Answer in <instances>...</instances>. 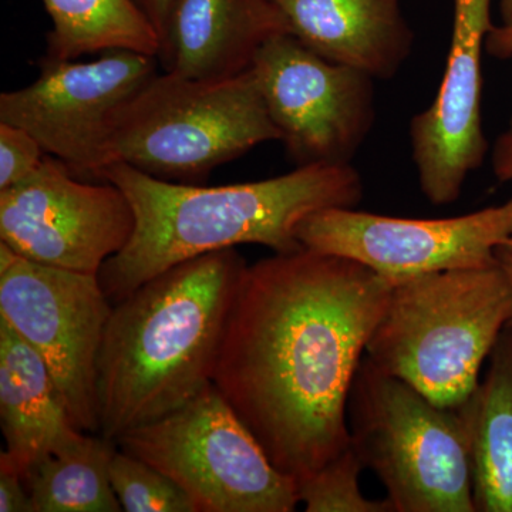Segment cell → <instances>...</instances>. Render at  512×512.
I'll return each mask as SVG.
<instances>
[{
  "instance_id": "obj_1",
  "label": "cell",
  "mask_w": 512,
  "mask_h": 512,
  "mask_svg": "<svg viewBox=\"0 0 512 512\" xmlns=\"http://www.w3.org/2000/svg\"><path fill=\"white\" fill-rule=\"evenodd\" d=\"M394 282L305 247L242 275L212 384L298 485L349 447L350 390Z\"/></svg>"
},
{
  "instance_id": "obj_2",
  "label": "cell",
  "mask_w": 512,
  "mask_h": 512,
  "mask_svg": "<svg viewBox=\"0 0 512 512\" xmlns=\"http://www.w3.org/2000/svg\"><path fill=\"white\" fill-rule=\"evenodd\" d=\"M99 180L117 185L133 207V235L101 266L110 302L171 266L238 245H262L274 254L303 248L296 231L313 212L356 208L363 181L352 164L298 165L291 173L254 183L205 187L158 180L123 163Z\"/></svg>"
},
{
  "instance_id": "obj_3",
  "label": "cell",
  "mask_w": 512,
  "mask_h": 512,
  "mask_svg": "<svg viewBox=\"0 0 512 512\" xmlns=\"http://www.w3.org/2000/svg\"><path fill=\"white\" fill-rule=\"evenodd\" d=\"M247 261L237 249L171 266L114 303L96 367L99 434L116 441L212 384Z\"/></svg>"
},
{
  "instance_id": "obj_4",
  "label": "cell",
  "mask_w": 512,
  "mask_h": 512,
  "mask_svg": "<svg viewBox=\"0 0 512 512\" xmlns=\"http://www.w3.org/2000/svg\"><path fill=\"white\" fill-rule=\"evenodd\" d=\"M511 320L512 291L497 264L397 279L366 357L457 409Z\"/></svg>"
},
{
  "instance_id": "obj_5",
  "label": "cell",
  "mask_w": 512,
  "mask_h": 512,
  "mask_svg": "<svg viewBox=\"0 0 512 512\" xmlns=\"http://www.w3.org/2000/svg\"><path fill=\"white\" fill-rule=\"evenodd\" d=\"M279 141L252 69L228 79L157 73L116 114L114 163L180 184L208 175L259 144Z\"/></svg>"
},
{
  "instance_id": "obj_6",
  "label": "cell",
  "mask_w": 512,
  "mask_h": 512,
  "mask_svg": "<svg viewBox=\"0 0 512 512\" xmlns=\"http://www.w3.org/2000/svg\"><path fill=\"white\" fill-rule=\"evenodd\" d=\"M348 427L394 512H476L458 409L431 402L365 355L349 394Z\"/></svg>"
},
{
  "instance_id": "obj_7",
  "label": "cell",
  "mask_w": 512,
  "mask_h": 512,
  "mask_svg": "<svg viewBox=\"0 0 512 512\" xmlns=\"http://www.w3.org/2000/svg\"><path fill=\"white\" fill-rule=\"evenodd\" d=\"M116 443L173 478L198 512H292L298 507L296 481L271 463L214 384L173 413L128 430Z\"/></svg>"
},
{
  "instance_id": "obj_8",
  "label": "cell",
  "mask_w": 512,
  "mask_h": 512,
  "mask_svg": "<svg viewBox=\"0 0 512 512\" xmlns=\"http://www.w3.org/2000/svg\"><path fill=\"white\" fill-rule=\"evenodd\" d=\"M113 303L99 276L23 258L0 242V318L45 360L77 429L99 434L96 367Z\"/></svg>"
},
{
  "instance_id": "obj_9",
  "label": "cell",
  "mask_w": 512,
  "mask_h": 512,
  "mask_svg": "<svg viewBox=\"0 0 512 512\" xmlns=\"http://www.w3.org/2000/svg\"><path fill=\"white\" fill-rule=\"evenodd\" d=\"M157 63L131 50L104 52L92 62L45 57L35 82L0 94V121L25 128L73 174L99 178L113 164L116 114L156 76Z\"/></svg>"
},
{
  "instance_id": "obj_10",
  "label": "cell",
  "mask_w": 512,
  "mask_h": 512,
  "mask_svg": "<svg viewBox=\"0 0 512 512\" xmlns=\"http://www.w3.org/2000/svg\"><path fill=\"white\" fill-rule=\"evenodd\" d=\"M251 69L296 165L350 164L375 126L372 76L326 60L292 33L271 37Z\"/></svg>"
},
{
  "instance_id": "obj_11",
  "label": "cell",
  "mask_w": 512,
  "mask_h": 512,
  "mask_svg": "<svg viewBox=\"0 0 512 512\" xmlns=\"http://www.w3.org/2000/svg\"><path fill=\"white\" fill-rule=\"evenodd\" d=\"M133 207L117 185L77 180L45 157L20 183L0 191V239L39 264L99 275L133 235Z\"/></svg>"
},
{
  "instance_id": "obj_12",
  "label": "cell",
  "mask_w": 512,
  "mask_h": 512,
  "mask_svg": "<svg viewBox=\"0 0 512 512\" xmlns=\"http://www.w3.org/2000/svg\"><path fill=\"white\" fill-rule=\"evenodd\" d=\"M296 237L305 248L353 259L393 281L478 268L497 264L495 249L512 237V198L434 220L329 208L305 218Z\"/></svg>"
},
{
  "instance_id": "obj_13",
  "label": "cell",
  "mask_w": 512,
  "mask_h": 512,
  "mask_svg": "<svg viewBox=\"0 0 512 512\" xmlns=\"http://www.w3.org/2000/svg\"><path fill=\"white\" fill-rule=\"evenodd\" d=\"M493 26L491 0H454L453 32L439 92L410 123L420 190L431 204L456 202L468 175L487 157L481 60Z\"/></svg>"
},
{
  "instance_id": "obj_14",
  "label": "cell",
  "mask_w": 512,
  "mask_h": 512,
  "mask_svg": "<svg viewBox=\"0 0 512 512\" xmlns=\"http://www.w3.org/2000/svg\"><path fill=\"white\" fill-rule=\"evenodd\" d=\"M279 33L288 23L272 0H174L158 60L188 79H228L251 69Z\"/></svg>"
},
{
  "instance_id": "obj_15",
  "label": "cell",
  "mask_w": 512,
  "mask_h": 512,
  "mask_svg": "<svg viewBox=\"0 0 512 512\" xmlns=\"http://www.w3.org/2000/svg\"><path fill=\"white\" fill-rule=\"evenodd\" d=\"M289 33L333 63L389 80L412 53L402 0H272Z\"/></svg>"
},
{
  "instance_id": "obj_16",
  "label": "cell",
  "mask_w": 512,
  "mask_h": 512,
  "mask_svg": "<svg viewBox=\"0 0 512 512\" xmlns=\"http://www.w3.org/2000/svg\"><path fill=\"white\" fill-rule=\"evenodd\" d=\"M0 453L25 480L30 468L83 440L45 360L0 318Z\"/></svg>"
},
{
  "instance_id": "obj_17",
  "label": "cell",
  "mask_w": 512,
  "mask_h": 512,
  "mask_svg": "<svg viewBox=\"0 0 512 512\" xmlns=\"http://www.w3.org/2000/svg\"><path fill=\"white\" fill-rule=\"evenodd\" d=\"M466 430L476 512H512V328L488 357V369L457 407Z\"/></svg>"
},
{
  "instance_id": "obj_18",
  "label": "cell",
  "mask_w": 512,
  "mask_h": 512,
  "mask_svg": "<svg viewBox=\"0 0 512 512\" xmlns=\"http://www.w3.org/2000/svg\"><path fill=\"white\" fill-rule=\"evenodd\" d=\"M52 20L47 55L77 60L93 53L131 50L156 56L161 39L136 0H42Z\"/></svg>"
},
{
  "instance_id": "obj_19",
  "label": "cell",
  "mask_w": 512,
  "mask_h": 512,
  "mask_svg": "<svg viewBox=\"0 0 512 512\" xmlns=\"http://www.w3.org/2000/svg\"><path fill=\"white\" fill-rule=\"evenodd\" d=\"M116 441L89 434L35 464L25 477L35 512H121L110 480Z\"/></svg>"
},
{
  "instance_id": "obj_20",
  "label": "cell",
  "mask_w": 512,
  "mask_h": 512,
  "mask_svg": "<svg viewBox=\"0 0 512 512\" xmlns=\"http://www.w3.org/2000/svg\"><path fill=\"white\" fill-rule=\"evenodd\" d=\"M114 494L126 512H198L173 478L119 447L110 461Z\"/></svg>"
},
{
  "instance_id": "obj_21",
  "label": "cell",
  "mask_w": 512,
  "mask_h": 512,
  "mask_svg": "<svg viewBox=\"0 0 512 512\" xmlns=\"http://www.w3.org/2000/svg\"><path fill=\"white\" fill-rule=\"evenodd\" d=\"M362 460L352 444L298 485L306 512H394L392 503L370 500L360 488Z\"/></svg>"
},
{
  "instance_id": "obj_22",
  "label": "cell",
  "mask_w": 512,
  "mask_h": 512,
  "mask_svg": "<svg viewBox=\"0 0 512 512\" xmlns=\"http://www.w3.org/2000/svg\"><path fill=\"white\" fill-rule=\"evenodd\" d=\"M46 156L29 131L0 121V191L35 173Z\"/></svg>"
},
{
  "instance_id": "obj_23",
  "label": "cell",
  "mask_w": 512,
  "mask_h": 512,
  "mask_svg": "<svg viewBox=\"0 0 512 512\" xmlns=\"http://www.w3.org/2000/svg\"><path fill=\"white\" fill-rule=\"evenodd\" d=\"M0 512H35L28 485L5 460H0Z\"/></svg>"
},
{
  "instance_id": "obj_24",
  "label": "cell",
  "mask_w": 512,
  "mask_h": 512,
  "mask_svg": "<svg viewBox=\"0 0 512 512\" xmlns=\"http://www.w3.org/2000/svg\"><path fill=\"white\" fill-rule=\"evenodd\" d=\"M491 167L498 181H512V117L503 133L495 138L491 150Z\"/></svg>"
},
{
  "instance_id": "obj_25",
  "label": "cell",
  "mask_w": 512,
  "mask_h": 512,
  "mask_svg": "<svg viewBox=\"0 0 512 512\" xmlns=\"http://www.w3.org/2000/svg\"><path fill=\"white\" fill-rule=\"evenodd\" d=\"M485 52L501 60L512 57V23L493 26L485 40Z\"/></svg>"
},
{
  "instance_id": "obj_26",
  "label": "cell",
  "mask_w": 512,
  "mask_h": 512,
  "mask_svg": "<svg viewBox=\"0 0 512 512\" xmlns=\"http://www.w3.org/2000/svg\"><path fill=\"white\" fill-rule=\"evenodd\" d=\"M138 6L146 13L147 18L151 20L158 35L163 36L165 25H167L168 16L173 8L174 0H136Z\"/></svg>"
},
{
  "instance_id": "obj_27",
  "label": "cell",
  "mask_w": 512,
  "mask_h": 512,
  "mask_svg": "<svg viewBox=\"0 0 512 512\" xmlns=\"http://www.w3.org/2000/svg\"><path fill=\"white\" fill-rule=\"evenodd\" d=\"M495 261H497L498 268L503 272L512 291V237L495 249ZM508 326L512 328V320Z\"/></svg>"
},
{
  "instance_id": "obj_28",
  "label": "cell",
  "mask_w": 512,
  "mask_h": 512,
  "mask_svg": "<svg viewBox=\"0 0 512 512\" xmlns=\"http://www.w3.org/2000/svg\"><path fill=\"white\" fill-rule=\"evenodd\" d=\"M501 19L504 25H511L512 23V0H501L500 5Z\"/></svg>"
}]
</instances>
